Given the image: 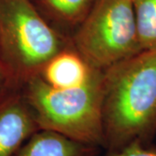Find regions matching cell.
Masks as SVG:
<instances>
[{"instance_id": "6da1fadb", "label": "cell", "mask_w": 156, "mask_h": 156, "mask_svg": "<svg viewBox=\"0 0 156 156\" xmlns=\"http://www.w3.org/2000/svg\"><path fill=\"white\" fill-rule=\"evenodd\" d=\"M101 119L107 151L156 133V51L143 50L103 71Z\"/></svg>"}, {"instance_id": "7a4b0ae2", "label": "cell", "mask_w": 156, "mask_h": 156, "mask_svg": "<svg viewBox=\"0 0 156 156\" xmlns=\"http://www.w3.org/2000/svg\"><path fill=\"white\" fill-rule=\"evenodd\" d=\"M102 85L103 71L97 69L87 81L76 85L51 87L37 75L20 88L40 129L103 147Z\"/></svg>"}, {"instance_id": "3957f363", "label": "cell", "mask_w": 156, "mask_h": 156, "mask_svg": "<svg viewBox=\"0 0 156 156\" xmlns=\"http://www.w3.org/2000/svg\"><path fill=\"white\" fill-rule=\"evenodd\" d=\"M70 44L31 0H0V62L14 84L21 86L38 75Z\"/></svg>"}, {"instance_id": "277c9868", "label": "cell", "mask_w": 156, "mask_h": 156, "mask_svg": "<svg viewBox=\"0 0 156 156\" xmlns=\"http://www.w3.org/2000/svg\"><path fill=\"white\" fill-rule=\"evenodd\" d=\"M70 40L90 64L102 71L139 54L143 50L134 0H98Z\"/></svg>"}, {"instance_id": "5b68a950", "label": "cell", "mask_w": 156, "mask_h": 156, "mask_svg": "<svg viewBox=\"0 0 156 156\" xmlns=\"http://www.w3.org/2000/svg\"><path fill=\"white\" fill-rule=\"evenodd\" d=\"M40 130L20 86L11 85L0 96V156H13Z\"/></svg>"}, {"instance_id": "8992f818", "label": "cell", "mask_w": 156, "mask_h": 156, "mask_svg": "<svg viewBox=\"0 0 156 156\" xmlns=\"http://www.w3.org/2000/svg\"><path fill=\"white\" fill-rule=\"evenodd\" d=\"M96 69L71 43L47 62L37 76L49 86L64 87L83 83Z\"/></svg>"}, {"instance_id": "52a82bcc", "label": "cell", "mask_w": 156, "mask_h": 156, "mask_svg": "<svg viewBox=\"0 0 156 156\" xmlns=\"http://www.w3.org/2000/svg\"><path fill=\"white\" fill-rule=\"evenodd\" d=\"M100 148L55 131L40 129L13 156H98Z\"/></svg>"}, {"instance_id": "ba28073f", "label": "cell", "mask_w": 156, "mask_h": 156, "mask_svg": "<svg viewBox=\"0 0 156 156\" xmlns=\"http://www.w3.org/2000/svg\"><path fill=\"white\" fill-rule=\"evenodd\" d=\"M40 13L63 36L70 39L98 0H31Z\"/></svg>"}, {"instance_id": "9c48e42d", "label": "cell", "mask_w": 156, "mask_h": 156, "mask_svg": "<svg viewBox=\"0 0 156 156\" xmlns=\"http://www.w3.org/2000/svg\"><path fill=\"white\" fill-rule=\"evenodd\" d=\"M134 10L141 50L156 51V0H134Z\"/></svg>"}, {"instance_id": "30bf717a", "label": "cell", "mask_w": 156, "mask_h": 156, "mask_svg": "<svg viewBox=\"0 0 156 156\" xmlns=\"http://www.w3.org/2000/svg\"><path fill=\"white\" fill-rule=\"evenodd\" d=\"M103 156H156V150L147 148L144 143L134 141L116 150L107 151Z\"/></svg>"}, {"instance_id": "8fae6325", "label": "cell", "mask_w": 156, "mask_h": 156, "mask_svg": "<svg viewBox=\"0 0 156 156\" xmlns=\"http://www.w3.org/2000/svg\"><path fill=\"white\" fill-rule=\"evenodd\" d=\"M11 85H16V84L13 83L6 69L0 62V96L3 95Z\"/></svg>"}]
</instances>
